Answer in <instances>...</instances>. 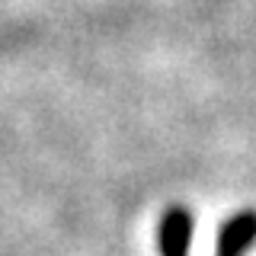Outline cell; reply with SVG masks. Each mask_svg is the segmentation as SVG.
Returning a JSON list of instances; mask_svg holds the SVG:
<instances>
[{
	"label": "cell",
	"mask_w": 256,
	"mask_h": 256,
	"mask_svg": "<svg viewBox=\"0 0 256 256\" xmlns=\"http://www.w3.org/2000/svg\"><path fill=\"white\" fill-rule=\"evenodd\" d=\"M253 240H256V212H240L221 224L214 256H244Z\"/></svg>",
	"instance_id": "1"
},
{
	"label": "cell",
	"mask_w": 256,
	"mask_h": 256,
	"mask_svg": "<svg viewBox=\"0 0 256 256\" xmlns=\"http://www.w3.org/2000/svg\"><path fill=\"white\" fill-rule=\"evenodd\" d=\"M192 240V218L182 208H173L160 224V250L164 256H186Z\"/></svg>",
	"instance_id": "2"
}]
</instances>
